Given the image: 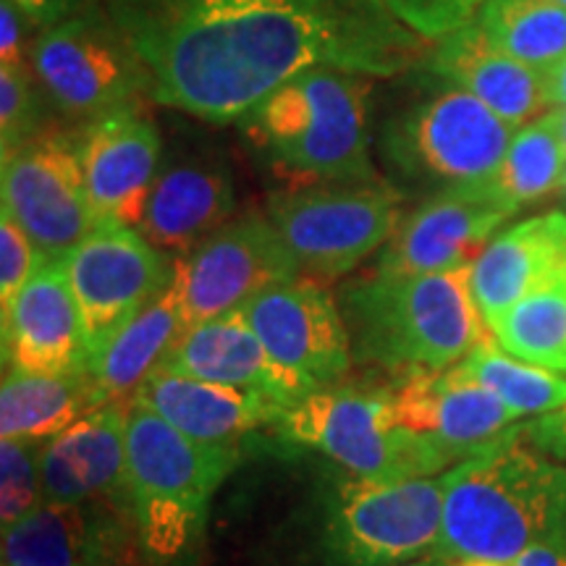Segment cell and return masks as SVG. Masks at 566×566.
<instances>
[{"label": "cell", "mask_w": 566, "mask_h": 566, "mask_svg": "<svg viewBox=\"0 0 566 566\" xmlns=\"http://www.w3.org/2000/svg\"><path fill=\"white\" fill-rule=\"evenodd\" d=\"M150 101L210 124L244 118L310 69L388 80L424 53L378 0H103Z\"/></svg>", "instance_id": "obj_1"}, {"label": "cell", "mask_w": 566, "mask_h": 566, "mask_svg": "<svg viewBox=\"0 0 566 566\" xmlns=\"http://www.w3.org/2000/svg\"><path fill=\"white\" fill-rule=\"evenodd\" d=\"M558 537H566V464L522 441L520 424L443 472L436 562L514 564Z\"/></svg>", "instance_id": "obj_2"}, {"label": "cell", "mask_w": 566, "mask_h": 566, "mask_svg": "<svg viewBox=\"0 0 566 566\" xmlns=\"http://www.w3.org/2000/svg\"><path fill=\"white\" fill-rule=\"evenodd\" d=\"M354 363L391 375L441 373L491 338L472 265L441 273L359 275L338 294Z\"/></svg>", "instance_id": "obj_3"}, {"label": "cell", "mask_w": 566, "mask_h": 566, "mask_svg": "<svg viewBox=\"0 0 566 566\" xmlns=\"http://www.w3.org/2000/svg\"><path fill=\"white\" fill-rule=\"evenodd\" d=\"M370 82L342 69H310L239 118V129L296 187L378 181L367 116Z\"/></svg>", "instance_id": "obj_4"}, {"label": "cell", "mask_w": 566, "mask_h": 566, "mask_svg": "<svg viewBox=\"0 0 566 566\" xmlns=\"http://www.w3.org/2000/svg\"><path fill=\"white\" fill-rule=\"evenodd\" d=\"M239 462V446L192 441L132 401L129 504L147 564L181 566L197 554L212 495Z\"/></svg>", "instance_id": "obj_5"}, {"label": "cell", "mask_w": 566, "mask_h": 566, "mask_svg": "<svg viewBox=\"0 0 566 566\" xmlns=\"http://www.w3.org/2000/svg\"><path fill=\"white\" fill-rule=\"evenodd\" d=\"M286 446L323 454L367 480L433 478L459 459L399 420L391 386H331L302 396L273 422Z\"/></svg>", "instance_id": "obj_6"}, {"label": "cell", "mask_w": 566, "mask_h": 566, "mask_svg": "<svg viewBox=\"0 0 566 566\" xmlns=\"http://www.w3.org/2000/svg\"><path fill=\"white\" fill-rule=\"evenodd\" d=\"M443 527V475L336 480L325 501V566H405L433 556Z\"/></svg>", "instance_id": "obj_7"}, {"label": "cell", "mask_w": 566, "mask_h": 566, "mask_svg": "<svg viewBox=\"0 0 566 566\" xmlns=\"http://www.w3.org/2000/svg\"><path fill=\"white\" fill-rule=\"evenodd\" d=\"M514 134L516 126L449 84L388 118L380 132V155L407 181L464 187L499 174Z\"/></svg>", "instance_id": "obj_8"}, {"label": "cell", "mask_w": 566, "mask_h": 566, "mask_svg": "<svg viewBox=\"0 0 566 566\" xmlns=\"http://www.w3.org/2000/svg\"><path fill=\"white\" fill-rule=\"evenodd\" d=\"M401 197L384 181L310 184L268 197L265 216L292 250L300 271L331 281L357 271L399 229Z\"/></svg>", "instance_id": "obj_9"}, {"label": "cell", "mask_w": 566, "mask_h": 566, "mask_svg": "<svg viewBox=\"0 0 566 566\" xmlns=\"http://www.w3.org/2000/svg\"><path fill=\"white\" fill-rule=\"evenodd\" d=\"M30 63L48 103L74 122H95L142 95L150 97L145 66L103 0L38 32Z\"/></svg>", "instance_id": "obj_10"}, {"label": "cell", "mask_w": 566, "mask_h": 566, "mask_svg": "<svg viewBox=\"0 0 566 566\" xmlns=\"http://www.w3.org/2000/svg\"><path fill=\"white\" fill-rule=\"evenodd\" d=\"M0 200L42 258H66L97 226L84 184L80 132L45 129L3 155Z\"/></svg>", "instance_id": "obj_11"}, {"label": "cell", "mask_w": 566, "mask_h": 566, "mask_svg": "<svg viewBox=\"0 0 566 566\" xmlns=\"http://www.w3.org/2000/svg\"><path fill=\"white\" fill-rule=\"evenodd\" d=\"M300 273V263L265 212L231 218L192 252L176 258L174 268L189 328L242 313L268 289Z\"/></svg>", "instance_id": "obj_12"}, {"label": "cell", "mask_w": 566, "mask_h": 566, "mask_svg": "<svg viewBox=\"0 0 566 566\" xmlns=\"http://www.w3.org/2000/svg\"><path fill=\"white\" fill-rule=\"evenodd\" d=\"M176 260L134 226L101 221L63 258V271L82 310L90 359L139 310L166 292Z\"/></svg>", "instance_id": "obj_13"}, {"label": "cell", "mask_w": 566, "mask_h": 566, "mask_svg": "<svg viewBox=\"0 0 566 566\" xmlns=\"http://www.w3.org/2000/svg\"><path fill=\"white\" fill-rule=\"evenodd\" d=\"M254 336L304 394L338 386L354 365L338 300L317 279L296 275L242 310Z\"/></svg>", "instance_id": "obj_14"}, {"label": "cell", "mask_w": 566, "mask_h": 566, "mask_svg": "<svg viewBox=\"0 0 566 566\" xmlns=\"http://www.w3.org/2000/svg\"><path fill=\"white\" fill-rule=\"evenodd\" d=\"M516 210L493 179L438 189L401 218L373 271L417 275L472 265Z\"/></svg>", "instance_id": "obj_15"}, {"label": "cell", "mask_w": 566, "mask_h": 566, "mask_svg": "<svg viewBox=\"0 0 566 566\" xmlns=\"http://www.w3.org/2000/svg\"><path fill=\"white\" fill-rule=\"evenodd\" d=\"M237 210L231 163L208 145L163 150L160 171L137 231L171 258H184Z\"/></svg>", "instance_id": "obj_16"}, {"label": "cell", "mask_w": 566, "mask_h": 566, "mask_svg": "<svg viewBox=\"0 0 566 566\" xmlns=\"http://www.w3.org/2000/svg\"><path fill=\"white\" fill-rule=\"evenodd\" d=\"M134 554L139 541L126 499L45 501L3 530V562L13 566H129Z\"/></svg>", "instance_id": "obj_17"}, {"label": "cell", "mask_w": 566, "mask_h": 566, "mask_svg": "<svg viewBox=\"0 0 566 566\" xmlns=\"http://www.w3.org/2000/svg\"><path fill=\"white\" fill-rule=\"evenodd\" d=\"M80 155L97 223L116 221L137 229L163 160L153 118L137 103L105 113L80 132Z\"/></svg>", "instance_id": "obj_18"}, {"label": "cell", "mask_w": 566, "mask_h": 566, "mask_svg": "<svg viewBox=\"0 0 566 566\" xmlns=\"http://www.w3.org/2000/svg\"><path fill=\"white\" fill-rule=\"evenodd\" d=\"M388 386L399 420L441 443L459 462L504 438L522 420L459 365L441 373L394 375Z\"/></svg>", "instance_id": "obj_19"}, {"label": "cell", "mask_w": 566, "mask_h": 566, "mask_svg": "<svg viewBox=\"0 0 566 566\" xmlns=\"http://www.w3.org/2000/svg\"><path fill=\"white\" fill-rule=\"evenodd\" d=\"M3 363L30 375H66L90 367L82 310L63 260L42 263L3 317Z\"/></svg>", "instance_id": "obj_20"}, {"label": "cell", "mask_w": 566, "mask_h": 566, "mask_svg": "<svg viewBox=\"0 0 566 566\" xmlns=\"http://www.w3.org/2000/svg\"><path fill=\"white\" fill-rule=\"evenodd\" d=\"M129 407L113 401L84 415L42 451V493L53 504L129 501Z\"/></svg>", "instance_id": "obj_21"}, {"label": "cell", "mask_w": 566, "mask_h": 566, "mask_svg": "<svg viewBox=\"0 0 566 566\" xmlns=\"http://www.w3.org/2000/svg\"><path fill=\"white\" fill-rule=\"evenodd\" d=\"M566 273V212L527 218L495 233L472 263V289L488 328Z\"/></svg>", "instance_id": "obj_22"}, {"label": "cell", "mask_w": 566, "mask_h": 566, "mask_svg": "<svg viewBox=\"0 0 566 566\" xmlns=\"http://www.w3.org/2000/svg\"><path fill=\"white\" fill-rule=\"evenodd\" d=\"M424 61L436 76L475 95L516 129L548 108L543 71L495 48L475 19L436 40Z\"/></svg>", "instance_id": "obj_23"}, {"label": "cell", "mask_w": 566, "mask_h": 566, "mask_svg": "<svg viewBox=\"0 0 566 566\" xmlns=\"http://www.w3.org/2000/svg\"><path fill=\"white\" fill-rule=\"evenodd\" d=\"M132 401L150 409L192 441L221 446H237L254 430L273 428L286 409L265 394L208 384L168 370L153 373Z\"/></svg>", "instance_id": "obj_24"}, {"label": "cell", "mask_w": 566, "mask_h": 566, "mask_svg": "<svg viewBox=\"0 0 566 566\" xmlns=\"http://www.w3.org/2000/svg\"><path fill=\"white\" fill-rule=\"evenodd\" d=\"M160 370L265 394L286 407L307 396L273 363L244 313L216 317L187 328Z\"/></svg>", "instance_id": "obj_25"}, {"label": "cell", "mask_w": 566, "mask_h": 566, "mask_svg": "<svg viewBox=\"0 0 566 566\" xmlns=\"http://www.w3.org/2000/svg\"><path fill=\"white\" fill-rule=\"evenodd\" d=\"M189 323L184 313L181 292L176 279L166 292L139 310L129 323L90 359V373L101 386L103 399L132 401L142 384L158 373L174 346L187 334Z\"/></svg>", "instance_id": "obj_26"}, {"label": "cell", "mask_w": 566, "mask_h": 566, "mask_svg": "<svg viewBox=\"0 0 566 566\" xmlns=\"http://www.w3.org/2000/svg\"><path fill=\"white\" fill-rule=\"evenodd\" d=\"M103 405L108 401L90 367L66 375L6 370L0 386V438L48 443Z\"/></svg>", "instance_id": "obj_27"}, {"label": "cell", "mask_w": 566, "mask_h": 566, "mask_svg": "<svg viewBox=\"0 0 566 566\" xmlns=\"http://www.w3.org/2000/svg\"><path fill=\"white\" fill-rule=\"evenodd\" d=\"M475 24L495 48L537 71L566 59V6L556 0H483Z\"/></svg>", "instance_id": "obj_28"}, {"label": "cell", "mask_w": 566, "mask_h": 566, "mask_svg": "<svg viewBox=\"0 0 566 566\" xmlns=\"http://www.w3.org/2000/svg\"><path fill=\"white\" fill-rule=\"evenodd\" d=\"M459 367L520 417L548 415L566 405V378L562 373L514 357L501 349L493 336L467 354Z\"/></svg>", "instance_id": "obj_29"}, {"label": "cell", "mask_w": 566, "mask_h": 566, "mask_svg": "<svg viewBox=\"0 0 566 566\" xmlns=\"http://www.w3.org/2000/svg\"><path fill=\"white\" fill-rule=\"evenodd\" d=\"M491 334L514 357L566 373V273L509 310Z\"/></svg>", "instance_id": "obj_30"}, {"label": "cell", "mask_w": 566, "mask_h": 566, "mask_svg": "<svg viewBox=\"0 0 566 566\" xmlns=\"http://www.w3.org/2000/svg\"><path fill=\"white\" fill-rule=\"evenodd\" d=\"M564 176L566 150L546 113L516 129L493 184L514 208H522L562 189Z\"/></svg>", "instance_id": "obj_31"}, {"label": "cell", "mask_w": 566, "mask_h": 566, "mask_svg": "<svg viewBox=\"0 0 566 566\" xmlns=\"http://www.w3.org/2000/svg\"><path fill=\"white\" fill-rule=\"evenodd\" d=\"M42 451L45 441L6 438L0 443V522L3 530L45 504L42 493Z\"/></svg>", "instance_id": "obj_32"}, {"label": "cell", "mask_w": 566, "mask_h": 566, "mask_svg": "<svg viewBox=\"0 0 566 566\" xmlns=\"http://www.w3.org/2000/svg\"><path fill=\"white\" fill-rule=\"evenodd\" d=\"M45 105L32 63L21 69L0 66V150L9 155L17 147L45 132Z\"/></svg>", "instance_id": "obj_33"}, {"label": "cell", "mask_w": 566, "mask_h": 566, "mask_svg": "<svg viewBox=\"0 0 566 566\" xmlns=\"http://www.w3.org/2000/svg\"><path fill=\"white\" fill-rule=\"evenodd\" d=\"M417 38L436 42L475 19L483 0H378Z\"/></svg>", "instance_id": "obj_34"}, {"label": "cell", "mask_w": 566, "mask_h": 566, "mask_svg": "<svg viewBox=\"0 0 566 566\" xmlns=\"http://www.w3.org/2000/svg\"><path fill=\"white\" fill-rule=\"evenodd\" d=\"M42 263L48 260L38 252L24 229L9 212L0 210V307H3V317L11 313L13 302L19 300V294L24 292Z\"/></svg>", "instance_id": "obj_35"}, {"label": "cell", "mask_w": 566, "mask_h": 566, "mask_svg": "<svg viewBox=\"0 0 566 566\" xmlns=\"http://www.w3.org/2000/svg\"><path fill=\"white\" fill-rule=\"evenodd\" d=\"M27 27L30 21L24 19L19 6L13 0H0V66H30L32 42L27 40Z\"/></svg>", "instance_id": "obj_36"}, {"label": "cell", "mask_w": 566, "mask_h": 566, "mask_svg": "<svg viewBox=\"0 0 566 566\" xmlns=\"http://www.w3.org/2000/svg\"><path fill=\"white\" fill-rule=\"evenodd\" d=\"M522 438L543 454L566 459V405L548 415H537L533 422L522 424Z\"/></svg>", "instance_id": "obj_37"}, {"label": "cell", "mask_w": 566, "mask_h": 566, "mask_svg": "<svg viewBox=\"0 0 566 566\" xmlns=\"http://www.w3.org/2000/svg\"><path fill=\"white\" fill-rule=\"evenodd\" d=\"M13 3L19 6V11L30 21L32 30L42 32L63 19L74 17L76 11H82L92 0H13Z\"/></svg>", "instance_id": "obj_38"}, {"label": "cell", "mask_w": 566, "mask_h": 566, "mask_svg": "<svg viewBox=\"0 0 566 566\" xmlns=\"http://www.w3.org/2000/svg\"><path fill=\"white\" fill-rule=\"evenodd\" d=\"M512 566H566V537L530 548Z\"/></svg>", "instance_id": "obj_39"}, {"label": "cell", "mask_w": 566, "mask_h": 566, "mask_svg": "<svg viewBox=\"0 0 566 566\" xmlns=\"http://www.w3.org/2000/svg\"><path fill=\"white\" fill-rule=\"evenodd\" d=\"M543 84H546V101L554 108H566V59L556 66L543 71Z\"/></svg>", "instance_id": "obj_40"}, {"label": "cell", "mask_w": 566, "mask_h": 566, "mask_svg": "<svg viewBox=\"0 0 566 566\" xmlns=\"http://www.w3.org/2000/svg\"><path fill=\"white\" fill-rule=\"evenodd\" d=\"M548 116H551V122H554L556 132H558V137H562L564 150H566V108H554V111H548Z\"/></svg>", "instance_id": "obj_41"}, {"label": "cell", "mask_w": 566, "mask_h": 566, "mask_svg": "<svg viewBox=\"0 0 566 566\" xmlns=\"http://www.w3.org/2000/svg\"><path fill=\"white\" fill-rule=\"evenodd\" d=\"M449 566H512V564H495V562H457Z\"/></svg>", "instance_id": "obj_42"}, {"label": "cell", "mask_w": 566, "mask_h": 566, "mask_svg": "<svg viewBox=\"0 0 566 566\" xmlns=\"http://www.w3.org/2000/svg\"><path fill=\"white\" fill-rule=\"evenodd\" d=\"M405 566H449V564L436 562V558H420V562H412V564H405Z\"/></svg>", "instance_id": "obj_43"}, {"label": "cell", "mask_w": 566, "mask_h": 566, "mask_svg": "<svg viewBox=\"0 0 566 566\" xmlns=\"http://www.w3.org/2000/svg\"><path fill=\"white\" fill-rule=\"evenodd\" d=\"M556 3H562V6H566V0H556Z\"/></svg>", "instance_id": "obj_44"}, {"label": "cell", "mask_w": 566, "mask_h": 566, "mask_svg": "<svg viewBox=\"0 0 566 566\" xmlns=\"http://www.w3.org/2000/svg\"><path fill=\"white\" fill-rule=\"evenodd\" d=\"M3 566H13V564H9V562H3Z\"/></svg>", "instance_id": "obj_45"}]
</instances>
